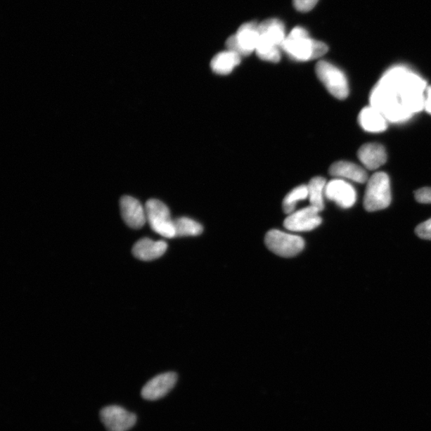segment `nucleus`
Listing matches in <instances>:
<instances>
[{
  "label": "nucleus",
  "instance_id": "1",
  "mask_svg": "<svg viewBox=\"0 0 431 431\" xmlns=\"http://www.w3.org/2000/svg\"><path fill=\"white\" fill-rule=\"evenodd\" d=\"M281 49L295 61L308 62L326 55L328 47L311 39L305 28L296 27L287 35Z\"/></svg>",
  "mask_w": 431,
  "mask_h": 431
},
{
  "label": "nucleus",
  "instance_id": "2",
  "mask_svg": "<svg viewBox=\"0 0 431 431\" xmlns=\"http://www.w3.org/2000/svg\"><path fill=\"white\" fill-rule=\"evenodd\" d=\"M391 202V185L388 175L383 172L372 175L366 188L364 200L365 210L368 212L385 210Z\"/></svg>",
  "mask_w": 431,
  "mask_h": 431
},
{
  "label": "nucleus",
  "instance_id": "3",
  "mask_svg": "<svg viewBox=\"0 0 431 431\" xmlns=\"http://www.w3.org/2000/svg\"><path fill=\"white\" fill-rule=\"evenodd\" d=\"M316 75L332 96L338 99H345L349 94L346 75L340 69L326 61L318 62Z\"/></svg>",
  "mask_w": 431,
  "mask_h": 431
},
{
  "label": "nucleus",
  "instance_id": "4",
  "mask_svg": "<svg viewBox=\"0 0 431 431\" xmlns=\"http://www.w3.org/2000/svg\"><path fill=\"white\" fill-rule=\"evenodd\" d=\"M146 218L151 229L165 238H175L174 221L167 205L161 200H149L146 204Z\"/></svg>",
  "mask_w": 431,
  "mask_h": 431
},
{
  "label": "nucleus",
  "instance_id": "5",
  "mask_svg": "<svg viewBox=\"0 0 431 431\" xmlns=\"http://www.w3.org/2000/svg\"><path fill=\"white\" fill-rule=\"evenodd\" d=\"M268 249L282 257H293L303 251L304 240L299 236L271 230L265 237Z\"/></svg>",
  "mask_w": 431,
  "mask_h": 431
},
{
  "label": "nucleus",
  "instance_id": "6",
  "mask_svg": "<svg viewBox=\"0 0 431 431\" xmlns=\"http://www.w3.org/2000/svg\"><path fill=\"white\" fill-rule=\"evenodd\" d=\"M259 25L256 22H247L242 25L237 33L226 41L228 50L237 52L241 57L255 51L259 43Z\"/></svg>",
  "mask_w": 431,
  "mask_h": 431
},
{
  "label": "nucleus",
  "instance_id": "7",
  "mask_svg": "<svg viewBox=\"0 0 431 431\" xmlns=\"http://www.w3.org/2000/svg\"><path fill=\"white\" fill-rule=\"evenodd\" d=\"M259 39L257 51L280 49L286 39L285 27L277 19H269L259 25Z\"/></svg>",
  "mask_w": 431,
  "mask_h": 431
},
{
  "label": "nucleus",
  "instance_id": "8",
  "mask_svg": "<svg viewBox=\"0 0 431 431\" xmlns=\"http://www.w3.org/2000/svg\"><path fill=\"white\" fill-rule=\"evenodd\" d=\"M100 417L108 431H128L137 421V418L133 413L119 406L105 407L100 413Z\"/></svg>",
  "mask_w": 431,
  "mask_h": 431
},
{
  "label": "nucleus",
  "instance_id": "9",
  "mask_svg": "<svg viewBox=\"0 0 431 431\" xmlns=\"http://www.w3.org/2000/svg\"><path fill=\"white\" fill-rule=\"evenodd\" d=\"M320 212L312 206L294 212L288 216L283 226L292 232L311 231L322 223Z\"/></svg>",
  "mask_w": 431,
  "mask_h": 431
},
{
  "label": "nucleus",
  "instance_id": "10",
  "mask_svg": "<svg viewBox=\"0 0 431 431\" xmlns=\"http://www.w3.org/2000/svg\"><path fill=\"white\" fill-rule=\"evenodd\" d=\"M326 196L344 209L352 207L356 202L355 188L342 179H333L327 183Z\"/></svg>",
  "mask_w": 431,
  "mask_h": 431
},
{
  "label": "nucleus",
  "instance_id": "11",
  "mask_svg": "<svg viewBox=\"0 0 431 431\" xmlns=\"http://www.w3.org/2000/svg\"><path fill=\"white\" fill-rule=\"evenodd\" d=\"M178 380V375L174 372L159 375L141 390V395L146 400H157L167 395L174 388Z\"/></svg>",
  "mask_w": 431,
  "mask_h": 431
},
{
  "label": "nucleus",
  "instance_id": "12",
  "mask_svg": "<svg viewBox=\"0 0 431 431\" xmlns=\"http://www.w3.org/2000/svg\"><path fill=\"white\" fill-rule=\"evenodd\" d=\"M120 207L123 220L128 226L139 229L145 226L147 221L146 208L137 199L124 196L121 199Z\"/></svg>",
  "mask_w": 431,
  "mask_h": 431
},
{
  "label": "nucleus",
  "instance_id": "13",
  "mask_svg": "<svg viewBox=\"0 0 431 431\" xmlns=\"http://www.w3.org/2000/svg\"><path fill=\"white\" fill-rule=\"evenodd\" d=\"M167 250V244L165 241L143 238L134 245L132 252L134 256L141 261L150 262L161 257Z\"/></svg>",
  "mask_w": 431,
  "mask_h": 431
},
{
  "label": "nucleus",
  "instance_id": "14",
  "mask_svg": "<svg viewBox=\"0 0 431 431\" xmlns=\"http://www.w3.org/2000/svg\"><path fill=\"white\" fill-rule=\"evenodd\" d=\"M358 157L364 167L371 170L382 167L387 157L385 147L378 143L363 145L358 151Z\"/></svg>",
  "mask_w": 431,
  "mask_h": 431
},
{
  "label": "nucleus",
  "instance_id": "15",
  "mask_svg": "<svg viewBox=\"0 0 431 431\" xmlns=\"http://www.w3.org/2000/svg\"><path fill=\"white\" fill-rule=\"evenodd\" d=\"M359 122L366 131L371 133L385 131L387 128V122L385 115L371 105L364 108L360 112Z\"/></svg>",
  "mask_w": 431,
  "mask_h": 431
},
{
  "label": "nucleus",
  "instance_id": "16",
  "mask_svg": "<svg viewBox=\"0 0 431 431\" xmlns=\"http://www.w3.org/2000/svg\"><path fill=\"white\" fill-rule=\"evenodd\" d=\"M330 175L344 178L359 183L368 181V174L359 165L350 162L340 161L332 165L329 169Z\"/></svg>",
  "mask_w": 431,
  "mask_h": 431
},
{
  "label": "nucleus",
  "instance_id": "17",
  "mask_svg": "<svg viewBox=\"0 0 431 431\" xmlns=\"http://www.w3.org/2000/svg\"><path fill=\"white\" fill-rule=\"evenodd\" d=\"M241 56L237 52L227 50L218 53L211 61L212 72L217 75H228L240 63Z\"/></svg>",
  "mask_w": 431,
  "mask_h": 431
},
{
  "label": "nucleus",
  "instance_id": "18",
  "mask_svg": "<svg viewBox=\"0 0 431 431\" xmlns=\"http://www.w3.org/2000/svg\"><path fill=\"white\" fill-rule=\"evenodd\" d=\"M327 181L322 176L312 179L308 185L310 206L321 212L324 209L323 195H326Z\"/></svg>",
  "mask_w": 431,
  "mask_h": 431
},
{
  "label": "nucleus",
  "instance_id": "19",
  "mask_svg": "<svg viewBox=\"0 0 431 431\" xmlns=\"http://www.w3.org/2000/svg\"><path fill=\"white\" fill-rule=\"evenodd\" d=\"M174 228L175 238L195 237L203 232L202 224L188 217H180L174 220Z\"/></svg>",
  "mask_w": 431,
  "mask_h": 431
},
{
  "label": "nucleus",
  "instance_id": "20",
  "mask_svg": "<svg viewBox=\"0 0 431 431\" xmlns=\"http://www.w3.org/2000/svg\"><path fill=\"white\" fill-rule=\"evenodd\" d=\"M309 198L308 186H300L286 195L283 200V210L286 214H291L295 212L297 204L300 200Z\"/></svg>",
  "mask_w": 431,
  "mask_h": 431
},
{
  "label": "nucleus",
  "instance_id": "21",
  "mask_svg": "<svg viewBox=\"0 0 431 431\" xmlns=\"http://www.w3.org/2000/svg\"><path fill=\"white\" fill-rule=\"evenodd\" d=\"M319 0H293V5L300 13H308L316 7Z\"/></svg>",
  "mask_w": 431,
  "mask_h": 431
},
{
  "label": "nucleus",
  "instance_id": "22",
  "mask_svg": "<svg viewBox=\"0 0 431 431\" xmlns=\"http://www.w3.org/2000/svg\"><path fill=\"white\" fill-rule=\"evenodd\" d=\"M418 238L424 240H431V218L419 224L416 229Z\"/></svg>",
  "mask_w": 431,
  "mask_h": 431
},
{
  "label": "nucleus",
  "instance_id": "23",
  "mask_svg": "<svg viewBox=\"0 0 431 431\" xmlns=\"http://www.w3.org/2000/svg\"><path fill=\"white\" fill-rule=\"evenodd\" d=\"M417 202L422 204H431V188H419L415 195Z\"/></svg>",
  "mask_w": 431,
  "mask_h": 431
},
{
  "label": "nucleus",
  "instance_id": "24",
  "mask_svg": "<svg viewBox=\"0 0 431 431\" xmlns=\"http://www.w3.org/2000/svg\"><path fill=\"white\" fill-rule=\"evenodd\" d=\"M424 109L431 115V86L427 88V97L425 98Z\"/></svg>",
  "mask_w": 431,
  "mask_h": 431
}]
</instances>
